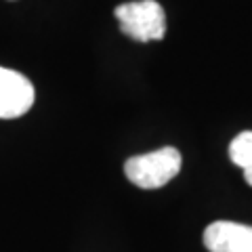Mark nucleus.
I'll return each mask as SVG.
<instances>
[{"label": "nucleus", "mask_w": 252, "mask_h": 252, "mask_svg": "<svg viewBox=\"0 0 252 252\" xmlns=\"http://www.w3.org/2000/svg\"><path fill=\"white\" fill-rule=\"evenodd\" d=\"M181 154L175 147H162L143 156H132L124 164V175L141 189H160L181 170Z\"/></svg>", "instance_id": "1"}, {"label": "nucleus", "mask_w": 252, "mask_h": 252, "mask_svg": "<svg viewBox=\"0 0 252 252\" xmlns=\"http://www.w3.org/2000/svg\"><path fill=\"white\" fill-rule=\"evenodd\" d=\"M116 19L120 21L122 32L137 42L162 40L166 34V15L160 2L141 0V2H124L116 6Z\"/></svg>", "instance_id": "2"}, {"label": "nucleus", "mask_w": 252, "mask_h": 252, "mask_svg": "<svg viewBox=\"0 0 252 252\" xmlns=\"http://www.w3.org/2000/svg\"><path fill=\"white\" fill-rule=\"evenodd\" d=\"M36 91L34 84L23 74L0 67V118L13 120L19 118L34 105Z\"/></svg>", "instance_id": "3"}, {"label": "nucleus", "mask_w": 252, "mask_h": 252, "mask_svg": "<svg viewBox=\"0 0 252 252\" xmlns=\"http://www.w3.org/2000/svg\"><path fill=\"white\" fill-rule=\"evenodd\" d=\"M204 246L210 252H252V227L217 220L204 231Z\"/></svg>", "instance_id": "4"}, {"label": "nucleus", "mask_w": 252, "mask_h": 252, "mask_svg": "<svg viewBox=\"0 0 252 252\" xmlns=\"http://www.w3.org/2000/svg\"><path fill=\"white\" fill-rule=\"evenodd\" d=\"M229 158L235 166H240L242 170L252 166V130L240 132V135L231 141Z\"/></svg>", "instance_id": "5"}, {"label": "nucleus", "mask_w": 252, "mask_h": 252, "mask_svg": "<svg viewBox=\"0 0 252 252\" xmlns=\"http://www.w3.org/2000/svg\"><path fill=\"white\" fill-rule=\"evenodd\" d=\"M244 179H246V183L252 187V166L250 168H244Z\"/></svg>", "instance_id": "6"}]
</instances>
